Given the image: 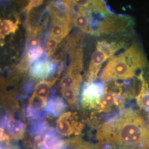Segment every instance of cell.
Returning <instances> with one entry per match:
<instances>
[{
	"instance_id": "6da1fadb",
	"label": "cell",
	"mask_w": 149,
	"mask_h": 149,
	"mask_svg": "<svg viewBox=\"0 0 149 149\" xmlns=\"http://www.w3.org/2000/svg\"><path fill=\"white\" fill-rule=\"evenodd\" d=\"M96 138L101 149H149V123L128 108L101 125Z\"/></svg>"
},
{
	"instance_id": "7a4b0ae2",
	"label": "cell",
	"mask_w": 149,
	"mask_h": 149,
	"mask_svg": "<svg viewBox=\"0 0 149 149\" xmlns=\"http://www.w3.org/2000/svg\"><path fill=\"white\" fill-rule=\"evenodd\" d=\"M148 65L143 49L135 43L108 60L100 76L102 82L129 80Z\"/></svg>"
},
{
	"instance_id": "3957f363",
	"label": "cell",
	"mask_w": 149,
	"mask_h": 149,
	"mask_svg": "<svg viewBox=\"0 0 149 149\" xmlns=\"http://www.w3.org/2000/svg\"><path fill=\"white\" fill-rule=\"evenodd\" d=\"M126 42L123 40L109 41L103 39L98 41L96 49L91 55L87 74V83L93 82L98 77L101 67L118 50L124 48Z\"/></svg>"
},
{
	"instance_id": "277c9868",
	"label": "cell",
	"mask_w": 149,
	"mask_h": 149,
	"mask_svg": "<svg viewBox=\"0 0 149 149\" xmlns=\"http://www.w3.org/2000/svg\"><path fill=\"white\" fill-rule=\"evenodd\" d=\"M134 22L130 17L109 13L96 23L95 36L116 35L131 32Z\"/></svg>"
},
{
	"instance_id": "5b68a950",
	"label": "cell",
	"mask_w": 149,
	"mask_h": 149,
	"mask_svg": "<svg viewBox=\"0 0 149 149\" xmlns=\"http://www.w3.org/2000/svg\"><path fill=\"white\" fill-rule=\"evenodd\" d=\"M69 10L71 16L79 11L104 17L111 13L104 0H59Z\"/></svg>"
},
{
	"instance_id": "8992f818",
	"label": "cell",
	"mask_w": 149,
	"mask_h": 149,
	"mask_svg": "<svg viewBox=\"0 0 149 149\" xmlns=\"http://www.w3.org/2000/svg\"><path fill=\"white\" fill-rule=\"evenodd\" d=\"M55 80H42L36 85L33 93L29 100L27 114L31 117H37L40 110L46 107L52 86Z\"/></svg>"
},
{
	"instance_id": "52a82bcc",
	"label": "cell",
	"mask_w": 149,
	"mask_h": 149,
	"mask_svg": "<svg viewBox=\"0 0 149 149\" xmlns=\"http://www.w3.org/2000/svg\"><path fill=\"white\" fill-rule=\"evenodd\" d=\"M104 92V84L103 82L87 83L81 95V103L83 107L88 109H96Z\"/></svg>"
},
{
	"instance_id": "ba28073f",
	"label": "cell",
	"mask_w": 149,
	"mask_h": 149,
	"mask_svg": "<svg viewBox=\"0 0 149 149\" xmlns=\"http://www.w3.org/2000/svg\"><path fill=\"white\" fill-rule=\"evenodd\" d=\"M55 128L60 135L68 136L80 133L82 129V124L77 120L76 113L65 112L57 119Z\"/></svg>"
},
{
	"instance_id": "9c48e42d",
	"label": "cell",
	"mask_w": 149,
	"mask_h": 149,
	"mask_svg": "<svg viewBox=\"0 0 149 149\" xmlns=\"http://www.w3.org/2000/svg\"><path fill=\"white\" fill-rule=\"evenodd\" d=\"M55 65L47 56H42L32 64L30 74L37 79H45L55 70Z\"/></svg>"
},
{
	"instance_id": "30bf717a",
	"label": "cell",
	"mask_w": 149,
	"mask_h": 149,
	"mask_svg": "<svg viewBox=\"0 0 149 149\" xmlns=\"http://www.w3.org/2000/svg\"><path fill=\"white\" fill-rule=\"evenodd\" d=\"M139 89L135 96V100L139 109L149 116V83L145 80L143 72L137 76Z\"/></svg>"
},
{
	"instance_id": "8fae6325",
	"label": "cell",
	"mask_w": 149,
	"mask_h": 149,
	"mask_svg": "<svg viewBox=\"0 0 149 149\" xmlns=\"http://www.w3.org/2000/svg\"><path fill=\"white\" fill-rule=\"evenodd\" d=\"M44 50L37 37H29L27 41L24 62L32 64L43 56Z\"/></svg>"
},
{
	"instance_id": "7c38bea8",
	"label": "cell",
	"mask_w": 149,
	"mask_h": 149,
	"mask_svg": "<svg viewBox=\"0 0 149 149\" xmlns=\"http://www.w3.org/2000/svg\"><path fill=\"white\" fill-rule=\"evenodd\" d=\"M80 71L68 68L65 74L60 82L61 91L64 90L74 91L79 92L82 76Z\"/></svg>"
},
{
	"instance_id": "4fadbf2b",
	"label": "cell",
	"mask_w": 149,
	"mask_h": 149,
	"mask_svg": "<svg viewBox=\"0 0 149 149\" xmlns=\"http://www.w3.org/2000/svg\"><path fill=\"white\" fill-rule=\"evenodd\" d=\"M5 125L9 135L8 139L18 140L23 138L26 128L25 125L20 120L6 118Z\"/></svg>"
},
{
	"instance_id": "5bb4252c",
	"label": "cell",
	"mask_w": 149,
	"mask_h": 149,
	"mask_svg": "<svg viewBox=\"0 0 149 149\" xmlns=\"http://www.w3.org/2000/svg\"><path fill=\"white\" fill-rule=\"evenodd\" d=\"M39 145L41 149H64V141L51 130L44 135Z\"/></svg>"
},
{
	"instance_id": "9a60e30c",
	"label": "cell",
	"mask_w": 149,
	"mask_h": 149,
	"mask_svg": "<svg viewBox=\"0 0 149 149\" xmlns=\"http://www.w3.org/2000/svg\"><path fill=\"white\" fill-rule=\"evenodd\" d=\"M66 105L64 100L58 97L51 98L47 103L45 111L51 116H58L64 112Z\"/></svg>"
},
{
	"instance_id": "2e32d148",
	"label": "cell",
	"mask_w": 149,
	"mask_h": 149,
	"mask_svg": "<svg viewBox=\"0 0 149 149\" xmlns=\"http://www.w3.org/2000/svg\"><path fill=\"white\" fill-rule=\"evenodd\" d=\"M18 20L15 22L10 19L1 21V40H4L7 36L15 33L18 28Z\"/></svg>"
},
{
	"instance_id": "e0dca14e",
	"label": "cell",
	"mask_w": 149,
	"mask_h": 149,
	"mask_svg": "<svg viewBox=\"0 0 149 149\" xmlns=\"http://www.w3.org/2000/svg\"><path fill=\"white\" fill-rule=\"evenodd\" d=\"M28 2L24 7V12L26 13L29 14L33 8L37 7L41 5L45 0H28Z\"/></svg>"
},
{
	"instance_id": "ac0fdd59",
	"label": "cell",
	"mask_w": 149,
	"mask_h": 149,
	"mask_svg": "<svg viewBox=\"0 0 149 149\" xmlns=\"http://www.w3.org/2000/svg\"><path fill=\"white\" fill-rule=\"evenodd\" d=\"M1 149H4V148H1Z\"/></svg>"
}]
</instances>
